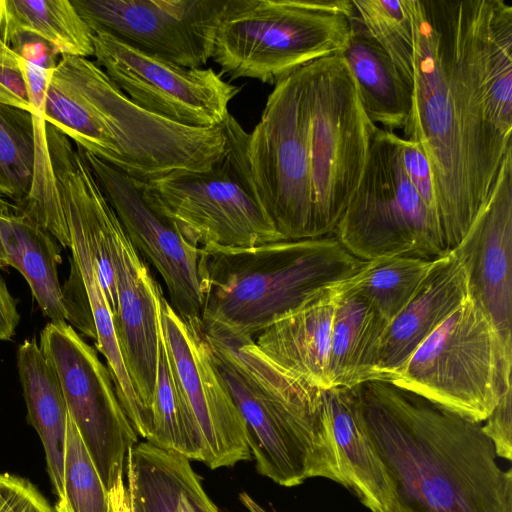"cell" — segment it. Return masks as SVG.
Listing matches in <instances>:
<instances>
[{
	"mask_svg": "<svg viewBox=\"0 0 512 512\" xmlns=\"http://www.w3.org/2000/svg\"><path fill=\"white\" fill-rule=\"evenodd\" d=\"M501 0H410L412 110L404 134L431 165L447 251L483 209L512 148V66L494 37Z\"/></svg>",
	"mask_w": 512,
	"mask_h": 512,
	"instance_id": "6da1fadb",
	"label": "cell"
},
{
	"mask_svg": "<svg viewBox=\"0 0 512 512\" xmlns=\"http://www.w3.org/2000/svg\"><path fill=\"white\" fill-rule=\"evenodd\" d=\"M388 471L395 512H512V472L482 423L391 381L353 387Z\"/></svg>",
	"mask_w": 512,
	"mask_h": 512,
	"instance_id": "7a4b0ae2",
	"label": "cell"
},
{
	"mask_svg": "<svg viewBox=\"0 0 512 512\" xmlns=\"http://www.w3.org/2000/svg\"><path fill=\"white\" fill-rule=\"evenodd\" d=\"M43 118L77 147L145 181L208 169L226 148L223 124L194 128L153 115L83 57H61L50 71Z\"/></svg>",
	"mask_w": 512,
	"mask_h": 512,
	"instance_id": "3957f363",
	"label": "cell"
},
{
	"mask_svg": "<svg viewBox=\"0 0 512 512\" xmlns=\"http://www.w3.org/2000/svg\"><path fill=\"white\" fill-rule=\"evenodd\" d=\"M365 263L334 235L204 252L203 332L236 345L254 342L273 323L352 277Z\"/></svg>",
	"mask_w": 512,
	"mask_h": 512,
	"instance_id": "277c9868",
	"label": "cell"
},
{
	"mask_svg": "<svg viewBox=\"0 0 512 512\" xmlns=\"http://www.w3.org/2000/svg\"><path fill=\"white\" fill-rule=\"evenodd\" d=\"M206 338L245 422L257 471L284 487L314 477L342 485L321 389L280 368L254 342Z\"/></svg>",
	"mask_w": 512,
	"mask_h": 512,
	"instance_id": "5b68a950",
	"label": "cell"
},
{
	"mask_svg": "<svg viewBox=\"0 0 512 512\" xmlns=\"http://www.w3.org/2000/svg\"><path fill=\"white\" fill-rule=\"evenodd\" d=\"M353 0H232L212 59L230 79L277 84L347 45Z\"/></svg>",
	"mask_w": 512,
	"mask_h": 512,
	"instance_id": "8992f818",
	"label": "cell"
},
{
	"mask_svg": "<svg viewBox=\"0 0 512 512\" xmlns=\"http://www.w3.org/2000/svg\"><path fill=\"white\" fill-rule=\"evenodd\" d=\"M224 154L208 169L179 170L150 180L180 233L205 253L282 241L252 176L249 133L231 115Z\"/></svg>",
	"mask_w": 512,
	"mask_h": 512,
	"instance_id": "52a82bcc",
	"label": "cell"
},
{
	"mask_svg": "<svg viewBox=\"0 0 512 512\" xmlns=\"http://www.w3.org/2000/svg\"><path fill=\"white\" fill-rule=\"evenodd\" d=\"M512 348L469 297L414 351L392 383L482 423L511 384Z\"/></svg>",
	"mask_w": 512,
	"mask_h": 512,
	"instance_id": "ba28073f",
	"label": "cell"
},
{
	"mask_svg": "<svg viewBox=\"0 0 512 512\" xmlns=\"http://www.w3.org/2000/svg\"><path fill=\"white\" fill-rule=\"evenodd\" d=\"M398 134L378 127L366 166L334 236L356 258L408 256L433 260L448 253L438 215L410 183Z\"/></svg>",
	"mask_w": 512,
	"mask_h": 512,
	"instance_id": "9c48e42d",
	"label": "cell"
},
{
	"mask_svg": "<svg viewBox=\"0 0 512 512\" xmlns=\"http://www.w3.org/2000/svg\"><path fill=\"white\" fill-rule=\"evenodd\" d=\"M317 236L333 235L362 178L379 126L367 116L344 58L306 65Z\"/></svg>",
	"mask_w": 512,
	"mask_h": 512,
	"instance_id": "30bf717a",
	"label": "cell"
},
{
	"mask_svg": "<svg viewBox=\"0 0 512 512\" xmlns=\"http://www.w3.org/2000/svg\"><path fill=\"white\" fill-rule=\"evenodd\" d=\"M249 133L252 176L282 240L319 238L311 177L306 65L274 85Z\"/></svg>",
	"mask_w": 512,
	"mask_h": 512,
	"instance_id": "8fae6325",
	"label": "cell"
},
{
	"mask_svg": "<svg viewBox=\"0 0 512 512\" xmlns=\"http://www.w3.org/2000/svg\"><path fill=\"white\" fill-rule=\"evenodd\" d=\"M40 349L58 374L68 414L109 491L124 477L128 451L138 442L110 371L66 321L43 328Z\"/></svg>",
	"mask_w": 512,
	"mask_h": 512,
	"instance_id": "7c38bea8",
	"label": "cell"
},
{
	"mask_svg": "<svg viewBox=\"0 0 512 512\" xmlns=\"http://www.w3.org/2000/svg\"><path fill=\"white\" fill-rule=\"evenodd\" d=\"M77 148L129 240L162 277L173 309L185 321L200 320L203 250L180 233L149 181L133 177Z\"/></svg>",
	"mask_w": 512,
	"mask_h": 512,
	"instance_id": "4fadbf2b",
	"label": "cell"
},
{
	"mask_svg": "<svg viewBox=\"0 0 512 512\" xmlns=\"http://www.w3.org/2000/svg\"><path fill=\"white\" fill-rule=\"evenodd\" d=\"M96 63L145 111L194 128L222 125L241 88L212 68L180 66L138 51L105 33L93 36Z\"/></svg>",
	"mask_w": 512,
	"mask_h": 512,
	"instance_id": "5bb4252c",
	"label": "cell"
},
{
	"mask_svg": "<svg viewBox=\"0 0 512 512\" xmlns=\"http://www.w3.org/2000/svg\"><path fill=\"white\" fill-rule=\"evenodd\" d=\"M94 34L162 60L202 68L232 0H71Z\"/></svg>",
	"mask_w": 512,
	"mask_h": 512,
	"instance_id": "9a60e30c",
	"label": "cell"
},
{
	"mask_svg": "<svg viewBox=\"0 0 512 512\" xmlns=\"http://www.w3.org/2000/svg\"><path fill=\"white\" fill-rule=\"evenodd\" d=\"M159 318L180 397L210 469L250 459L243 417L220 377L200 320L185 321L161 296Z\"/></svg>",
	"mask_w": 512,
	"mask_h": 512,
	"instance_id": "2e32d148",
	"label": "cell"
},
{
	"mask_svg": "<svg viewBox=\"0 0 512 512\" xmlns=\"http://www.w3.org/2000/svg\"><path fill=\"white\" fill-rule=\"evenodd\" d=\"M466 273L469 298L512 348V148L499 168L483 209L452 250Z\"/></svg>",
	"mask_w": 512,
	"mask_h": 512,
	"instance_id": "e0dca14e",
	"label": "cell"
},
{
	"mask_svg": "<svg viewBox=\"0 0 512 512\" xmlns=\"http://www.w3.org/2000/svg\"><path fill=\"white\" fill-rule=\"evenodd\" d=\"M110 251L117 290L114 330L127 373L150 418L157 375L159 302L163 292L115 212L110 220Z\"/></svg>",
	"mask_w": 512,
	"mask_h": 512,
	"instance_id": "ac0fdd59",
	"label": "cell"
},
{
	"mask_svg": "<svg viewBox=\"0 0 512 512\" xmlns=\"http://www.w3.org/2000/svg\"><path fill=\"white\" fill-rule=\"evenodd\" d=\"M468 297L466 273L456 254L449 251L434 259L414 295L385 329L379 380L392 381L421 343Z\"/></svg>",
	"mask_w": 512,
	"mask_h": 512,
	"instance_id": "d6986e66",
	"label": "cell"
},
{
	"mask_svg": "<svg viewBox=\"0 0 512 512\" xmlns=\"http://www.w3.org/2000/svg\"><path fill=\"white\" fill-rule=\"evenodd\" d=\"M342 485L371 512H395L388 471L368 434L354 388L321 389Z\"/></svg>",
	"mask_w": 512,
	"mask_h": 512,
	"instance_id": "ffe728a7",
	"label": "cell"
},
{
	"mask_svg": "<svg viewBox=\"0 0 512 512\" xmlns=\"http://www.w3.org/2000/svg\"><path fill=\"white\" fill-rule=\"evenodd\" d=\"M17 203L0 202V268L11 266L27 281L50 322L66 321L58 267L60 244Z\"/></svg>",
	"mask_w": 512,
	"mask_h": 512,
	"instance_id": "44dd1931",
	"label": "cell"
},
{
	"mask_svg": "<svg viewBox=\"0 0 512 512\" xmlns=\"http://www.w3.org/2000/svg\"><path fill=\"white\" fill-rule=\"evenodd\" d=\"M334 308L335 289L331 287L266 328L254 343L286 372L326 389Z\"/></svg>",
	"mask_w": 512,
	"mask_h": 512,
	"instance_id": "7402d4cb",
	"label": "cell"
},
{
	"mask_svg": "<svg viewBox=\"0 0 512 512\" xmlns=\"http://www.w3.org/2000/svg\"><path fill=\"white\" fill-rule=\"evenodd\" d=\"M335 308L327 363L330 387L379 380L378 361L388 324L363 296L334 286Z\"/></svg>",
	"mask_w": 512,
	"mask_h": 512,
	"instance_id": "603a6c76",
	"label": "cell"
},
{
	"mask_svg": "<svg viewBox=\"0 0 512 512\" xmlns=\"http://www.w3.org/2000/svg\"><path fill=\"white\" fill-rule=\"evenodd\" d=\"M339 55L356 81L370 120L388 131L404 129L412 110L413 88L388 54L369 36L356 13L351 19L347 45Z\"/></svg>",
	"mask_w": 512,
	"mask_h": 512,
	"instance_id": "cb8c5ba5",
	"label": "cell"
},
{
	"mask_svg": "<svg viewBox=\"0 0 512 512\" xmlns=\"http://www.w3.org/2000/svg\"><path fill=\"white\" fill-rule=\"evenodd\" d=\"M16 364L27 417L42 442L50 481L58 497L62 491L68 417L61 382L35 338L19 345Z\"/></svg>",
	"mask_w": 512,
	"mask_h": 512,
	"instance_id": "d4e9b609",
	"label": "cell"
},
{
	"mask_svg": "<svg viewBox=\"0 0 512 512\" xmlns=\"http://www.w3.org/2000/svg\"><path fill=\"white\" fill-rule=\"evenodd\" d=\"M125 474L134 512H183L185 499L201 483L189 459L147 441L129 449Z\"/></svg>",
	"mask_w": 512,
	"mask_h": 512,
	"instance_id": "484cf974",
	"label": "cell"
},
{
	"mask_svg": "<svg viewBox=\"0 0 512 512\" xmlns=\"http://www.w3.org/2000/svg\"><path fill=\"white\" fill-rule=\"evenodd\" d=\"M0 25L41 39L61 57L94 55V33L71 0H0Z\"/></svg>",
	"mask_w": 512,
	"mask_h": 512,
	"instance_id": "4316f807",
	"label": "cell"
},
{
	"mask_svg": "<svg viewBox=\"0 0 512 512\" xmlns=\"http://www.w3.org/2000/svg\"><path fill=\"white\" fill-rule=\"evenodd\" d=\"M45 122L33 113L0 102V194L27 200L47 160Z\"/></svg>",
	"mask_w": 512,
	"mask_h": 512,
	"instance_id": "83f0119b",
	"label": "cell"
},
{
	"mask_svg": "<svg viewBox=\"0 0 512 512\" xmlns=\"http://www.w3.org/2000/svg\"><path fill=\"white\" fill-rule=\"evenodd\" d=\"M147 442L189 460L202 462L201 438L180 397L161 323L157 375L150 404V437Z\"/></svg>",
	"mask_w": 512,
	"mask_h": 512,
	"instance_id": "f1b7e54d",
	"label": "cell"
},
{
	"mask_svg": "<svg viewBox=\"0 0 512 512\" xmlns=\"http://www.w3.org/2000/svg\"><path fill=\"white\" fill-rule=\"evenodd\" d=\"M433 260L391 256L366 261L337 287L363 296L389 324L414 295Z\"/></svg>",
	"mask_w": 512,
	"mask_h": 512,
	"instance_id": "f546056e",
	"label": "cell"
},
{
	"mask_svg": "<svg viewBox=\"0 0 512 512\" xmlns=\"http://www.w3.org/2000/svg\"><path fill=\"white\" fill-rule=\"evenodd\" d=\"M358 20L413 88L414 24L410 0H353Z\"/></svg>",
	"mask_w": 512,
	"mask_h": 512,
	"instance_id": "4dcf8cb0",
	"label": "cell"
},
{
	"mask_svg": "<svg viewBox=\"0 0 512 512\" xmlns=\"http://www.w3.org/2000/svg\"><path fill=\"white\" fill-rule=\"evenodd\" d=\"M54 509L55 512H112L108 491L69 414L62 491Z\"/></svg>",
	"mask_w": 512,
	"mask_h": 512,
	"instance_id": "1f68e13d",
	"label": "cell"
},
{
	"mask_svg": "<svg viewBox=\"0 0 512 512\" xmlns=\"http://www.w3.org/2000/svg\"><path fill=\"white\" fill-rule=\"evenodd\" d=\"M0 102L34 114L25 60L11 46L0 26Z\"/></svg>",
	"mask_w": 512,
	"mask_h": 512,
	"instance_id": "d6a6232c",
	"label": "cell"
},
{
	"mask_svg": "<svg viewBox=\"0 0 512 512\" xmlns=\"http://www.w3.org/2000/svg\"><path fill=\"white\" fill-rule=\"evenodd\" d=\"M401 157L410 183L426 207L439 217L434 176L426 154L417 142L402 138Z\"/></svg>",
	"mask_w": 512,
	"mask_h": 512,
	"instance_id": "836d02e7",
	"label": "cell"
},
{
	"mask_svg": "<svg viewBox=\"0 0 512 512\" xmlns=\"http://www.w3.org/2000/svg\"><path fill=\"white\" fill-rule=\"evenodd\" d=\"M0 512H55L39 490L27 479L0 474Z\"/></svg>",
	"mask_w": 512,
	"mask_h": 512,
	"instance_id": "e575fe53",
	"label": "cell"
},
{
	"mask_svg": "<svg viewBox=\"0 0 512 512\" xmlns=\"http://www.w3.org/2000/svg\"><path fill=\"white\" fill-rule=\"evenodd\" d=\"M66 322L75 326L84 335L96 339L91 307L81 274L70 258V274L62 286Z\"/></svg>",
	"mask_w": 512,
	"mask_h": 512,
	"instance_id": "d590c367",
	"label": "cell"
},
{
	"mask_svg": "<svg viewBox=\"0 0 512 512\" xmlns=\"http://www.w3.org/2000/svg\"><path fill=\"white\" fill-rule=\"evenodd\" d=\"M512 386L508 384L493 411L482 425L483 433L492 441L497 457L512 459Z\"/></svg>",
	"mask_w": 512,
	"mask_h": 512,
	"instance_id": "8d00e7d4",
	"label": "cell"
},
{
	"mask_svg": "<svg viewBox=\"0 0 512 512\" xmlns=\"http://www.w3.org/2000/svg\"><path fill=\"white\" fill-rule=\"evenodd\" d=\"M20 320L17 302L0 274V341L10 340Z\"/></svg>",
	"mask_w": 512,
	"mask_h": 512,
	"instance_id": "74e56055",
	"label": "cell"
},
{
	"mask_svg": "<svg viewBox=\"0 0 512 512\" xmlns=\"http://www.w3.org/2000/svg\"><path fill=\"white\" fill-rule=\"evenodd\" d=\"M183 512H220L205 492L202 484L197 485L187 496Z\"/></svg>",
	"mask_w": 512,
	"mask_h": 512,
	"instance_id": "f35d334b",
	"label": "cell"
},
{
	"mask_svg": "<svg viewBox=\"0 0 512 512\" xmlns=\"http://www.w3.org/2000/svg\"><path fill=\"white\" fill-rule=\"evenodd\" d=\"M112 512H134L124 477L118 479L113 487L108 491Z\"/></svg>",
	"mask_w": 512,
	"mask_h": 512,
	"instance_id": "ab89813d",
	"label": "cell"
},
{
	"mask_svg": "<svg viewBox=\"0 0 512 512\" xmlns=\"http://www.w3.org/2000/svg\"><path fill=\"white\" fill-rule=\"evenodd\" d=\"M239 499L249 512H267L246 492H241L239 495Z\"/></svg>",
	"mask_w": 512,
	"mask_h": 512,
	"instance_id": "60d3db41",
	"label": "cell"
},
{
	"mask_svg": "<svg viewBox=\"0 0 512 512\" xmlns=\"http://www.w3.org/2000/svg\"><path fill=\"white\" fill-rule=\"evenodd\" d=\"M3 198H5V197L0 194V202L2 201Z\"/></svg>",
	"mask_w": 512,
	"mask_h": 512,
	"instance_id": "b9f144b4",
	"label": "cell"
}]
</instances>
